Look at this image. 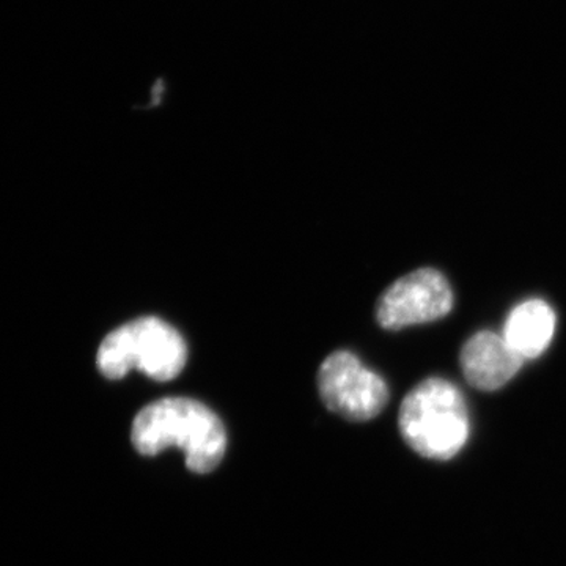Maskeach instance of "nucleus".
<instances>
[{
	"label": "nucleus",
	"mask_w": 566,
	"mask_h": 566,
	"mask_svg": "<svg viewBox=\"0 0 566 566\" xmlns=\"http://www.w3.org/2000/svg\"><path fill=\"white\" fill-rule=\"evenodd\" d=\"M132 442L147 457L178 447L189 471L210 474L226 455L227 431L208 406L192 398L170 397L140 409L133 422Z\"/></svg>",
	"instance_id": "nucleus-1"
},
{
	"label": "nucleus",
	"mask_w": 566,
	"mask_h": 566,
	"mask_svg": "<svg viewBox=\"0 0 566 566\" xmlns=\"http://www.w3.org/2000/svg\"><path fill=\"white\" fill-rule=\"evenodd\" d=\"M398 427L406 444L434 461L455 458L471 434L464 395L444 378H428L401 403Z\"/></svg>",
	"instance_id": "nucleus-2"
},
{
	"label": "nucleus",
	"mask_w": 566,
	"mask_h": 566,
	"mask_svg": "<svg viewBox=\"0 0 566 566\" xmlns=\"http://www.w3.org/2000/svg\"><path fill=\"white\" fill-rule=\"evenodd\" d=\"M188 363L182 335L158 316H140L122 324L99 345L96 365L107 379L140 370L156 381H172Z\"/></svg>",
	"instance_id": "nucleus-3"
},
{
	"label": "nucleus",
	"mask_w": 566,
	"mask_h": 566,
	"mask_svg": "<svg viewBox=\"0 0 566 566\" xmlns=\"http://www.w3.org/2000/svg\"><path fill=\"white\" fill-rule=\"evenodd\" d=\"M318 392L323 403L335 415L352 422H367L385 411L389 387L356 354L335 352L318 370Z\"/></svg>",
	"instance_id": "nucleus-4"
},
{
	"label": "nucleus",
	"mask_w": 566,
	"mask_h": 566,
	"mask_svg": "<svg viewBox=\"0 0 566 566\" xmlns=\"http://www.w3.org/2000/svg\"><path fill=\"white\" fill-rule=\"evenodd\" d=\"M453 292L446 275L433 268H420L395 281L381 294L376 319L387 331L438 322L450 314Z\"/></svg>",
	"instance_id": "nucleus-5"
},
{
	"label": "nucleus",
	"mask_w": 566,
	"mask_h": 566,
	"mask_svg": "<svg viewBox=\"0 0 566 566\" xmlns=\"http://www.w3.org/2000/svg\"><path fill=\"white\" fill-rule=\"evenodd\" d=\"M460 364L469 385L493 392L509 385L520 374L524 359L506 344L502 335L480 331L465 342Z\"/></svg>",
	"instance_id": "nucleus-6"
},
{
	"label": "nucleus",
	"mask_w": 566,
	"mask_h": 566,
	"mask_svg": "<svg viewBox=\"0 0 566 566\" xmlns=\"http://www.w3.org/2000/svg\"><path fill=\"white\" fill-rule=\"evenodd\" d=\"M556 312L546 301L527 300L506 316L502 337L524 360L536 359L556 334Z\"/></svg>",
	"instance_id": "nucleus-7"
}]
</instances>
